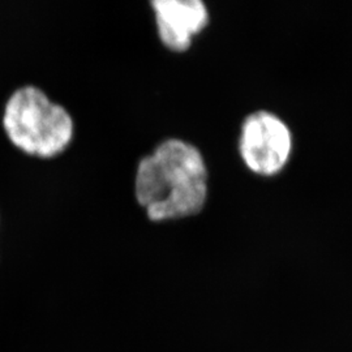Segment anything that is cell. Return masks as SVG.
Wrapping results in <instances>:
<instances>
[{
    "label": "cell",
    "instance_id": "6da1fadb",
    "mask_svg": "<svg viewBox=\"0 0 352 352\" xmlns=\"http://www.w3.org/2000/svg\"><path fill=\"white\" fill-rule=\"evenodd\" d=\"M135 193L155 222L200 213L208 199V168L201 153L187 141L166 140L140 161Z\"/></svg>",
    "mask_w": 352,
    "mask_h": 352
},
{
    "label": "cell",
    "instance_id": "7a4b0ae2",
    "mask_svg": "<svg viewBox=\"0 0 352 352\" xmlns=\"http://www.w3.org/2000/svg\"><path fill=\"white\" fill-rule=\"evenodd\" d=\"M3 126L16 148L41 158L63 153L71 144L75 129L72 116L63 106L32 85L17 89L10 97Z\"/></svg>",
    "mask_w": 352,
    "mask_h": 352
},
{
    "label": "cell",
    "instance_id": "3957f363",
    "mask_svg": "<svg viewBox=\"0 0 352 352\" xmlns=\"http://www.w3.org/2000/svg\"><path fill=\"white\" fill-rule=\"evenodd\" d=\"M291 151V131L279 116L269 111L247 116L240 129L239 153L252 173L277 175L289 162Z\"/></svg>",
    "mask_w": 352,
    "mask_h": 352
},
{
    "label": "cell",
    "instance_id": "277c9868",
    "mask_svg": "<svg viewBox=\"0 0 352 352\" xmlns=\"http://www.w3.org/2000/svg\"><path fill=\"white\" fill-rule=\"evenodd\" d=\"M158 36L168 50H188L193 37L209 23V11L201 0H154Z\"/></svg>",
    "mask_w": 352,
    "mask_h": 352
}]
</instances>
